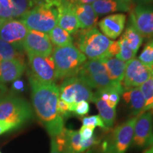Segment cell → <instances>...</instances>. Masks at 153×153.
<instances>
[{
    "instance_id": "1",
    "label": "cell",
    "mask_w": 153,
    "mask_h": 153,
    "mask_svg": "<svg viewBox=\"0 0 153 153\" xmlns=\"http://www.w3.org/2000/svg\"><path fill=\"white\" fill-rule=\"evenodd\" d=\"M31 88V99L36 116L51 137L64 131V119L58 114L57 102L60 99L59 88L55 83L46 84L28 76Z\"/></svg>"
},
{
    "instance_id": "2",
    "label": "cell",
    "mask_w": 153,
    "mask_h": 153,
    "mask_svg": "<svg viewBox=\"0 0 153 153\" xmlns=\"http://www.w3.org/2000/svg\"><path fill=\"white\" fill-rule=\"evenodd\" d=\"M61 1H51L36 5L20 20L29 30L49 33L57 26V6Z\"/></svg>"
},
{
    "instance_id": "3",
    "label": "cell",
    "mask_w": 153,
    "mask_h": 153,
    "mask_svg": "<svg viewBox=\"0 0 153 153\" xmlns=\"http://www.w3.org/2000/svg\"><path fill=\"white\" fill-rule=\"evenodd\" d=\"M51 55L55 63L57 79L77 76L82 66L87 61V57L73 44L55 47Z\"/></svg>"
},
{
    "instance_id": "4",
    "label": "cell",
    "mask_w": 153,
    "mask_h": 153,
    "mask_svg": "<svg viewBox=\"0 0 153 153\" xmlns=\"http://www.w3.org/2000/svg\"><path fill=\"white\" fill-rule=\"evenodd\" d=\"M72 38L74 46L89 60L102 56L113 42L96 27L78 30Z\"/></svg>"
},
{
    "instance_id": "5",
    "label": "cell",
    "mask_w": 153,
    "mask_h": 153,
    "mask_svg": "<svg viewBox=\"0 0 153 153\" xmlns=\"http://www.w3.org/2000/svg\"><path fill=\"white\" fill-rule=\"evenodd\" d=\"M33 118V111L26 100L15 94L0 98V120L20 128Z\"/></svg>"
},
{
    "instance_id": "6",
    "label": "cell",
    "mask_w": 153,
    "mask_h": 153,
    "mask_svg": "<svg viewBox=\"0 0 153 153\" xmlns=\"http://www.w3.org/2000/svg\"><path fill=\"white\" fill-rule=\"evenodd\" d=\"M77 76L89 87L97 90L123 88L122 85L115 84L108 77L106 68L99 59H90L84 63Z\"/></svg>"
},
{
    "instance_id": "7",
    "label": "cell",
    "mask_w": 153,
    "mask_h": 153,
    "mask_svg": "<svg viewBox=\"0 0 153 153\" xmlns=\"http://www.w3.org/2000/svg\"><path fill=\"white\" fill-rule=\"evenodd\" d=\"M59 88L60 99L70 105L72 113L73 107L81 101L92 102L94 93L91 88L78 76L63 79Z\"/></svg>"
},
{
    "instance_id": "8",
    "label": "cell",
    "mask_w": 153,
    "mask_h": 153,
    "mask_svg": "<svg viewBox=\"0 0 153 153\" xmlns=\"http://www.w3.org/2000/svg\"><path fill=\"white\" fill-rule=\"evenodd\" d=\"M137 118H130L117 126L111 135L109 140L104 142L101 153H126L133 142Z\"/></svg>"
},
{
    "instance_id": "9",
    "label": "cell",
    "mask_w": 153,
    "mask_h": 153,
    "mask_svg": "<svg viewBox=\"0 0 153 153\" xmlns=\"http://www.w3.org/2000/svg\"><path fill=\"white\" fill-rule=\"evenodd\" d=\"M30 75L43 83H55L56 72L52 55L42 56L27 53Z\"/></svg>"
},
{
    "instance_id": "10",
    "label": "cell",
    "mask_w": 153,
    "mask_h": 153,
    "mask_svg": "<svg viewBox=\"0 0 153 153\" xmlns=\"http://www.w3.org/2000/svg\"><path fill=\"white\" fill-rule=\"evenodd\" d=\"M137 148H148L153 145V111H145L137 116L133 138Z\"/></svg>"
},
{
    "instance_id": "11",
    "label": "cell",
    "mask_w": 153,
    "mask_h": 153,
    "mask_svg": "<svg viewBox=\"0 0 153 153\" xmlns=\"http://www.w3.org/2000/svg\"><path fill=\"white\" fill-rule=\"evenodd\" d=\"M130 24L143 38H153V7L148 5H135L130 11Z\"/></svg>"
},
{
    "instance_id": "12",
    "label": "cell",
    "mask_w": 153,
    "mask_h": 153,
    "mask_svg": "<svg viewBox=\"0 0 153 153\" xmlns=\"http://www.w3.org/2000/svg\"><path fill=\"white\" fill-rule=\"evenodd\" d=\"M28 32L21 20L9 19L0 21V38L18 48L23 49V43Z\"/></svg>"
},
{
    "instance_id": "13",
    "label": "cell",
    "mask_w": 153,
    "mask_h": 153,
    "mask_svg": "<svg viewBox=\"0 0 153 153\" xmlns=\"http://www.w3.org/2000/svg\"><path fill=\"white\" fill-rule=\"evenodd\" d=\"M152 76V70L143 64L137 58L127 62L121 85L124 90L139 87Z\"/></svg>"
},
{
    "instance_id": "14",
    "label": "cell",
    "mask_w": 153,
    "mask_h": 153,
    "mask_svg": "<svg viewBox=\"0 0 153 153\" xmlns=\"http://www.w3.org/2000/svg\"><path fill=\"white\" fill-rule=\"evenodd\" d=\"M23 49L26 53L42 56H50L53 53V47L48 34L28 29L23 43Z\"/></svg>"
},
{
    "instance_id": "15",
    "label": "cell",
    "mask_w": 153,
    "mask_h": 153,
    "mask_svg": "<svg viewBox=\"0 0 153 153\" xmlns=\"http://www.w3.org/2000/svg\"><path fill=\"white\" fill-rule=\"evenodd\" d=\"M57 26L73 35L79 29L78 19L74 12V4L68 0H61L57 6Z\"/></svg>"
},
{
    "instance_id": "16",
    "label": "cell",
    "mask_w": 153,
    "mask_h": 153,
    "mask_svg": "<svg viewBox=\"0 0 153 153\" xmlns=\"http://www.w3.org/2000/svg\"><path fill=\"white\" fill-rule=\"evenodd\" d=\"M126 16L124 14H114L105 16L99 22L101 33L107 38L116 39L123 33L126 26Z\"/></svg>"
},
{
    "instance_id": "17",
    "label": "cell",
    "mask_w": 153,
    "mask_h": 153,
    "mask_svg": "<svg viewBox=\"0 0 153 153\" xmlns=\"http://www.w3.org/2000/svg\"><path fill=\"white\" fill-rule=\"evenodd\" d=\"M91 6L98 16L117 11L130 12L135 7L133 0H98Z\"/></svg>"
},
{
    "instance_id": "18",
    "label": "cell",
    "mask_w": 153,
    "mask_h": 153,
    "mask_svg": "<svg viewBox=\"0 0 153 153\" xmlns=\"http://www.w3.org/2000/svg\"><path fill=\"white\" fill-rule=\"evenodd\" d=\"M26 69L25 62L11 60L0 61V83L14 82L22 75Z\"/></svg>"
},
{
    "instance_id": "19",
    "label": "cell",
    "mask_w": 153,
    "mask_h": 153,
    "mask_svg": "<svg viewBox=\"0 0 153 153\" xmlns=\"http://www.w3.org/2000/svg\"><path fill=\"white\" fill-rule=\"evenodd\" d=\"M122 97L133 117H137L145 112V100L139 87L126 89L122 94Z\"/></svg>"
},
{
    "instance_id": "20",
    "label": "cell",
    "mask_w": 153,
    "mask_h": 153,
    "mask_svg": "<svg viewBox=\"0 0 153 153\" xmlns=\"http://www.w3.org/2000/svg\"><path fill=\"white\" fill-rule=\"evenodd\" d=\"M74 9L81 29L96 27L98 24L99 16L91 4H74Z\"/></svg>"
},
{
    "instance_id": "21",
    "label": "cell",
    "mask_w": 153,
    "mask_h": 153,
    "mask_svg": "<svg viewBox=\"0 0 153 153\" xmlns=\"http://www.w3.org/2000/svg\"><path fill=\"white\" fill-rule=\"evenodd\" d=\"M101 62L106 68L109 79L115 84L121 85L125 74L127 62L115 57Z\"/></svg>"
},
{
    "instance_id": "22",
    "label": "cell",
    "mask_w": 153,
    "mask_h": 153,
    "mask_svg": "<svg viewBox=\"0 0 153 153\" xmlns=\"http://www.w3.org/2000/svg\"><path fill=\"white\" fill-rule=\"evenodd\" d=\"M92 102L97 106V109L99 112V116L106 126V128L108 129L114 126L116 119V109L112 108L106 104V101L101 100L100 98L94 95Z\"/></svg>"
},
{
    "instance_id": "23",
    "label": "cell",
    "mask_w": 153,
    "mask_h": 153,
    "mask_svg": "<svg viewBox=\"0 0 153 153\" xmlns=\"http://www.w3.org/2000/svg\"><path fill=\"white\" fill-rule=\"evenodd\" d=\"M22 50L0 38V61L16 60L25 62Z\"/></svg>"
},
{
    "instance_id": "24",
    "label": "cell",
    "mask_w": 153,
    "mask_h": 153,
    "mask_svg": "<svg viewBox=\"0 0 153 153\" xmlns=\"http://www.w3.org/2000/svg\"><path fill=\"white\" fill-rule=\"evenodd\" d=\"M65 144L67 153H82V139L79 131L65 129Z\"/></svg>"
},
{
    "instance_id": "25",
    "label": "cell",
    "mask_w": 153,
    "mask_h": 153,
    "mask_svg": "<svg viewBox=\"0 0 153 153\" xmlns=\"http://www.w3.org/2000/svg\"><path fill=\"white\" fill-rule=\"evenodd\" d=\"M51 43L56 47L67 46L73 44V38L65 30L56 26L48 33Z\"/></svg>"
},
{
    "instance_id": "26",
    "label": "cell",
    "mask_w": 153,
    "mask_h": 153,
    "mask_svg": "<svg viewBox=\"0 0 153 153\" xmlns=\"http://www.w3.org/2000/svg\"><path fill=\"white\" fill-rule=\"evenodd\" d=\"M122 36L125 38L128 44L132 51L136 54L137 51L143 44V38L137 30L133 27V25L130 24Z\"/></svg>"
},
{
    "instance_id": "27",
    "label": "cell",
    "mask_w": 153,
    "mask_h": 153,
    "mask_svg": "<svg viewBox=\"0 0 153 153\" xmlns=\"http://www.w3.org/2000/svg\"><path fill=\"white\" fill-rule=\"evenodd\" d=\"M12 19L22 18L36 6L35 0H11Z\"/></svg>"
},
{
    "instance_id": "28",
    "label": "cell",
    "mask_w": 153,
    "mask_h": 153,
    "mask_svg": "<svg viewBox=\"0 0 153 153\" xmlns=\"http://www.w3.org/2000/svg\"><path fill=\"white\" fill-rule=\"evenodd\" d=\"M145 100V112L152 111L153 108V76L139 87Z\"/></svg>"
},
{
    "instance_id": "29",
    "label": "cell",
    "mask_w": 153,
    "mask_h": 153,
    "mask_svg": "<svg viewBox=\"0 0 153 153\" xmlns=\"http://www.w3.org/2000/svg\"><path fill=\"white\" fill-rule=\"evenodd\" d=\"M138 60L144 65L148 67L151 70L153 68V38L150 39L145 44L144 48L139 55Z\"/></svg>"
},
{
    "instance_id": "30",
    "label": "cell",
    "mask_w": 153,
    "mask_h": 153,
    "mask_svg": "<svg viewBox=\"0 0 153 153\" xmlns=\"http://www.w3.org/2000/svg\"><path fill=\"white\" fill-rule=\"evenodd\" d=\"M120 44V52L116 55V57L118 59L128 62L135 57V53L132 51L131 48L128 44L127 41L123 36H121L118 40Z\"/></svg>"
},
{
    "instance_id": "31",
    "label": "cell",
    "mask_w": 153,
    "mask_h": 153,
    "mask_svg": "<svg viewBox=\"0 0 153 153\" xmlns=\"http://www.w3.org/2000/svg\"><path fill=\"white\" fill-rule=\"evenodd\" d=\"M50 153H67L65 144L64 131L58 136L51 137Z\"/></svg>"
},
{
    "instance_id": "32",
    "label": "cell",
    "mask_w": 153,
    "mask_h": 153,
    "mask_svg": "<svg viewBox=\"0 0 153 153\" xmlns=\"http://www.w3.org/2000/svg\"><path fill=\"white\" fill-rule=\"evenodd\" d=\"M82 122L83 126H91V127L94 128L98 126V127H100L104 130L107 129L104 121L99 116V115H94V116L84 117L82 119Z\"/></svg>"
},
{
    "instance_id": "33",
    "label": "cell",
    "mask_w": 153,
    "mask_h": 153,
    "mask_svg": "<svg viewBox=\"0 0 153 153\" xmlns=\"http://www.w3.org/2000/svg\"><path fill=\"white\" fill-rule=\"evenodd\" d=\"M89 110H90V107H89V102L81 101L73 107L72 113L79 116H83L89 114Z\"/></svg>"
},
{
    "instance_id": "34",
    "label": "cell",
    "mask_w": 153,
    "mask_h": 153,
    "mask_svg": "<svg viewBox=\"0 0 153 153\" xmlns=\"http://www.w3.org/2000/svg\"><path fill=\"white\" fill-rule=\"evenodd\" d=\"M57 109L58 114L62 117L63 119L64 118H68L72 114L71 111H70V106L68 103L65 101L59 99L58 102H57Z\"/></svg>"
},
{
    "instance_id": "35",
    "label": "cell",
    "mask_w": 153,
    "mask_h": 153,
    "mask_svg": "<svg viewBox=\"0 0 153 153\" xmlns=\"http://www.w3.org/2000/svg\"><path fill=\"white\" fill-rule=\"evenodd\" d=\"M95 128L91 127V126H83L81 128L79 129V133L80 136L83 140L91 138L94 135V132Z\"/></svg>"
},
{
    "instance_id": "36",
    "label": "cell",
    "mask_w": 153,
    "mask_h": 153,
    "mask_svg": "<svg viewBox=\"0 0 153 153\" xmlns=\"http://www.w3.org/2000/svg\"><path fill=\"white\" fill-rule=\"evenodd\" d=\"M16 129H18V128L14 124L3 121V120H0V135L7 133V132Z\"/></svg>"
},
{
    "instance_id": "37",
    "label": "cell",
    "mask_w": 153,
    "mask_h": 153,
    "mask_svg": "<svg viewBox=\"0 0 153 153\" xmlns=\"http://www.w3.org/2000/svg\"><path fill=\"white\" fill-rule=\"evenodd\" d=\"M97 143H98V140L97 138V136L94 135L91 138L88 140H82V146L83 152H85L86 150H87L89 148H90L91 147H92L93 145L97 144Z\"/></svg>"
},
{
    "instance_id": "38",
    "label": "cell",
    "mask_w": 153,
    "mask_h": 153,
    "mask_svg": "<svg viewBox=\"0 0 153 153\" xmlns=\"http://www.w3.org/2000/svg\"><path fill=\"white\" fill-rule=\"evenodd\" d=\"M24 82L20 79H16L13 82L12 89L15 91H24Z\"/></svg>"
},
{
    "instance_id": "39",
    "label": "cell",
    "mask_w": 153,
    "mask_h": 153,
    "mask_svg": "<svg viewBox=\"0 0 153 153\" xmlns=\"http://www.w3.org/2000/svg\"><path fill=\"white\" fill-rule=\"evenodd\" d=\"M0 5L2 8L11 14V0H0Z\"/></svg>"
},
{
    "instance_id": "40",
    "label": "cell",
    "mask_w": 153,
    "mask_h": 153,
    "mask_svg": "<svg viewBox=\"0 0 153 153\" xmlns=\"http://www.w3.org/2000/svg\"><path fill=\"white\" fill-rule=\"evenodd\" d=\"M12 19L11 13L4 10V9L1 7V5H0V21L6 20V19Z\"/></svg>"
},
{
    "instance_id": "41",
    "label": "cell",
    "mask_w": 153,
    "mask_h": 153,
    "mask_svg": "<svg viewBox=\"0 0 153 153\" xmlns=\"http://www.w3.org/2000/svg\"><path fill=\"white\" fill-rule=\"evenodd\" d=\"M73 4H90L98 0H68Z\"/></svg>"
},
{
    "instance_id": "42",
    "label": "cell",
    "mask_w": 153,
    "mask_h": 153,
    "mask_svg": "<svg viewBox=\"0 0 153 153\" xmlns=\"http://www.w3.org/2000/svg\"><path fill=\"white\" fill-rule=\"evenodd\" d=\"M133 1L140 5H148L153 3V0H133Z\"/></svg>"
},
{
    "instance_id": "43",
    "label": "cell",
    "mask_w": 153,
    "mask_h": 153,
    "mask_svg": "<svg viewBox=\"0 0 153 153\" xmlns=\"http://www.w3.org/2000/svg\"><path fill=\"white\" fill-rule=\"evenodd\" d=\"M7 89L5 85L4 84L0 83V98H1L5 94H7Z\"/></svg>"
},
{
    "instance_id": "44",
    "label": "cell",
    "mask_w": 153,
    "mask_h": 153,
    "mask_svg": "<svg viewBox=\"0 0 153 153\" xmlns=\"http://www.w3.org/2000/svg\"><path fill=\"white\" fill-rule=\"evenodd\" d=\"M144 153H153V145L147 149L144 152Z\"/></svg>"
},
{
    "instance_id": "45",
    "label": "cell",
    "mask_w": 153,
    "mask_h": 153,
    "mask_svg": "<svg viewBox=\"0 0 153 153\" xmlns=\"http://www.w3.org/2000/svg\"><path fill=\"white\" fill-rule=\"evenodd\" d=\"M85 153H93V152H92V150H87V152H85Z\"/></svg>"
},
{
    "instance_id": "46",
    "label": "cell",
    "mask_w": 153,
    "mask_h": 153,
    "mask_svg": "<svg viewBox=\"0 0 153 153\" xmlns=\"http://www.w3.org/2000/svg\"><path fill=\"white\" fill-rule=\"evenodd\" d=\"M152 76H153V68H152Z\"/></svg>"
},
{
    "instance_id": "47",
    "label": "cell",
    "mask_w": 153,
    "mask_h": 153,
    "mask_svg": "<svg viewBox=\"0 0 153 153\" xmlns=\"http://www.w3.org/2000/svg\"><path fill=\"white\" fill-rule=\"evenodd\" d=\"M153 111V108H152V111Z\"/></svg>"
},
{
    "instance_id": "48",
    "label": "cell",
    "mask_w": 153,
    "mask_h": 153,
    "mask_svg": "<svg viewBox=\"0 0 153 153\" xmlns=\"http://www.w3.org/2000/svg\"><path fill=\"white\" fill-rule=\"evenodd\" d=\"M0 153H1V151H0Z\"/></svg>"
}]
</instances>
